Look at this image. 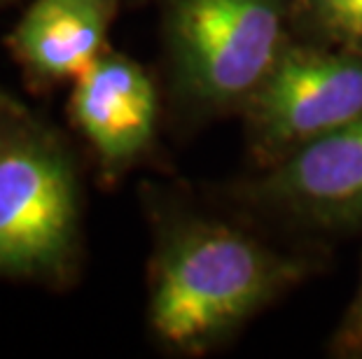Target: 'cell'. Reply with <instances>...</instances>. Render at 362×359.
I'll use <instances>...</instances> for the list:
<instances>
[{
  "instance_id": "11",
  "label": "cell",
  "mask_w": 362,
  "mask_h": 359,
  "mask_svg": "<svg viewBox=\"0 0 362 359\" xmlns=\"http://www.w3.org/2000/svg\"><path fill=\"white\" fill-rule=\"evenodd\" d=\"M3 3H7V0H0V5H3Z\"/></svg>"
},
{
  "instance_id": "10",
  "label": "cell",
  "mask_w": 362,
  "mask_h": 359,
  "mask_svg": "<svg viewBox=\"0 0 362 359\" xmlns=\"http://www.w3.org/2000/svg\"><path fill=\"white\" fill-rule=\"evenodd\" d=\"M360 317H362V289H360Z\"/></svg>"
},
{
  "instance_id": "1",
  "label": "cell",
  "mask_w": 362,
  "mask_h": 359,
  "mask_svg": "<svg viewBox=\"0 0 362 359\" xmlns=\"http://www.w3.org/2000/svg\"><path fill=\"white\" fill-rule=\"evenodd\" d=\"M290 278L288 262L232 226L173 224L152 257L150 331L171 350L202 353L269 303Z\"/></svg>"
},
{
  "instance_id": "7",
  "label": "cell",
  "mask_w": 362,
  "mask_h": 359,
  "mask_svg": "<svg viewBox=\"0 0 362 359\" xmlns=\"http://www.w3.org/2000/svg\"><path fill=\"white\" fill-rule=\"evenodd\" d=\"M269 198L322 221L362 212V114L285 154L264 180Z\"/></svg>"
},
{
  "instance_id": "8",
  "label": "cell",
  "mask_w": 362,
  "mask_h": 359,
  "mask_svg": "<svg viewBox=\"0 0 362 359\" xmlns=\"http://www.w3.org/2000/svg\"><path fill=\"white\" fill-rule=\"evenodd\" d=\"M318 33L339 49L362 54V0H304Z\"/></svg>"
},
{
  "instance_id": "4",
  "label": "cell",
  "mask_w": 362,
  "mask_h": 359,
  "mask_svg": "<svg viewBox=\"0 0 362 359\" xmlns=\"http://www.w3.org/2000/svg\"><path fill=\"white\" fill-rule=\"evenodd\" d=\"M248 108L262 147L290 154L362 114V54L285 47Z\"/></svg>"
},
{
  "instance_id": "9",
  "label": "cell",
  "mask_w": 362,
  "mask_h": 359,
  "mask_svg": "<svg viewBox=\"0 0 362 359\" xmlns=\"http://www.w3.org/2000/svg\"><path fill=\"white\" fill-rule=\"evenodd\" d=\"M14 98L12 96H7L5 91H0V108H3V105H7V103H12Z\"/></svg>"
},
{
  "instance_id": "5",
  "label": "cell",
  "mask_w": 362,
  "mask_h": 359,
  "mask_svg": "<svg viewBox=\"0 0 362 359\" xmlns=\"http://www.w3.org/2000/svg\"><path fill=\"white\" fill-rule=\"evenodd\" d=\"M68 114L98 162L117 173L155 142L159 94L138 61L107 49L73 82Z\"/></svg>"
},
{
  "instance_id": "2",
  "label": "cell",
  "mask_w": 362,
  "mask_h": 359,
  "mask_svg": "<svg viewBox=\"0 0 362 359\" xmlns=\"http://www.w3.org/2000/svg\"><path fill=\"white\" fill-rule=\"evenodd\" d=\"M71 152L17 101L0 108V280L64 285L82 238Z\"/></svg>"
},
{
  "instance_id": "6",
  "label": "cell",
  "mask_w": 362,
  "mask_h": 359,
  "mask_svg": "<svg viewBox=\"0 0 362 359\" xmlns=\"http://www.w3.org/2000/svg\"><path fill=\"white\" fill-rule=\"evenodd\" d=\"M117 10L119 0H30L7 47L37 87L75 82L107 51Z\"/></svg>"
},
{
  "instance_id": "3",
  "label": "cell",
  "mask_w": 362,
  "mask_h": 359,
  "mask_svg": "<svg viewBox=\"0 0 362 359\" xmlns=\"http://www.w3.org/2000/svg\"><path fill=\"white\" fill-rule=\"evenodd\" d=\"M283 0H168L164 35L178 89L227 105L255 91L285 51Z\"/></svg>"
}]
</instances>
